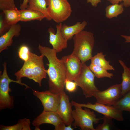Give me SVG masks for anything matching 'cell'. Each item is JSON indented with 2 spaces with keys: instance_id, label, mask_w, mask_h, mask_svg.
Here are the masks:
<instances>
[{
  "instance_id": "obj_15",
  "label": "cell",
  "mask_w": 130,
  "mask_h": 130,
  "mask_svg": "<svg viewBox=\"0 0 130 130\" xmlns=\"http://www.w3.org/2000/svg\"><path fill=\"white\" fill-rule=\"evenodd\" d=\"M21 29V26L17 24L11 26L4 33L0 36V52L6 50L11 46L13 42L14 37L19 36Z\"/></svg>"
},
{
  "instance_id": "obj_7",
  "label": "cell",
  "mask_w": 130,
  "mask_h": 130,
  "mask_svg": "<svg viewBox=\"0 0 130 130\" xmlns=\"http://www.w3.org/2000/svg\"><path fill=\"white\" fill-rule=\"evenodd\" d=\"M95 77L89 66L84 63L83 64L79 75L74 80L78 86L81 88L84 95L86 98L93 97L95 93L99 91L95 83Z\"/></svg>"
},
{
  "instance_id": "obj_26",
  "label": "cell",
  "mask_w": 130,
  "mask_h": 130,
  "mask_svg": "<svg viewBox=\"0 0 130 130\" xmlns=\"http://www.w3.org/2000/svg\"><path fill=\"white\" fill-rule=\"evenodd\" d=\"M112 119L104 116L102 118L103 122L99 124L96 128V130H109L114 127V125Z\"/></svg>"
},
{
  "instance_id": "obj_3",
  "label": "cell",
  "mask_w": 130,
  "mask_h": 130,
  "mask_svg": "<svg viewBox=\"0 0 130 130\" xmlns=\"http://www.w3.org/2000/svg\"><path fill=\"white\" fill-rule=\"evenodd\" d=\"M73 49L72 54L78 58L83 63L91 59L95 40L93 33L83 30L73 37Z\"/></svg>"
},
{
  "instance_id": "obj_8",
  "label": "cell",
  "mask_w": 130,
  "mask_h": 130,
  "mask_svg": "<svg viewBox=\"0 0 130 130\" xmlns=\"http://www.w3.org/2000/svg\"><path fill=\"white\" fill-rule=\"evenodd\" d=\"M72 106H79L93 110L104 116L119 121L124 120L123 111L116 108L113 106L100 104L97 102L94 104L88 102L86 104H81L73 100L71 102Z\"/></svg>"
},
{
  "instance_id": "obj_12",
  "label": "cell",
  "mask_w": 130,
  "mask_h": 130,
  "mask_svg": "<svg viewBox=\"0 0 130 130\" xmlns=\"http://www.w3.org/2000/svg\"><path fill=\"white\" fill-rule=\"evenodd\" d=\"M60 94V104L56 112L66 125H72L74 120L72 116V106L70 101L69 96L64 91Z\"/></svg>"
},
{
  "instance_id": "obj_18",
  "label": "cell",
  "mask_w": 130,
  "mask_h": 130,
  "mask_svg": "<svg viewBox=\"0 0 130 130\" xmlns=\"http://www.w3.org/2000/svg\"><path fill=\"white\" fill-rule=\"evenodd\" d=\"M48 0H28L26 8L36 10L43 13L48 21L52 20L47 10Z\"/></svg>"
},
{
  "instance_id": "obj_35",
  "label": "cell",
  "mask_w": 130,
  "mask_h": 130,
  "mask_svg": "<svg viewBox=\"0 0 130 130\" xmlns=\"http://www.w3.org/2000/svg\"><path fill=\"white\" fill-rule=\"evenodd\" d=\"M121 36L125 39V43H130V36L122 35Z\"/></svg>"
},
{
  "instance_id": "obj_29",
  "label": "cell",
  "mask_w": 130,
  "mask_h": 130,
  "mask_svg": "<svg viewBox=\"0 0 130 130\" xmlns=\"http://www.w3.org/2000/svg\"><path fill=\"white\" fill-rule=\"evenodd\" d=\"M78 86L74 81L66 80L65 82V88L66 91L70 93L73 92L76 90Z\"/></svg>"
},
{
  "instance_id": "obj_14",
  "label": "cell",
  "mask_w": 130,
  "mask_h": 130,
  "mask_svg": "<svg viewBox=\"0 0 130 130\" xmlns=\"http://www.w3.org/2000/svg\"><path fill=\"white\" fill-rule=\"evenodd\" d=\"M61 122L63 121L57 112L43 111L33 120L32 124L35 127V130H39L40 126L42 124H51L55 127Z\"/></svg>"
},
{
  "instance_id": "obj_34",
  "label": "cell",
  "mask_w": 130,
  "mask_h": 130,
  "mask_svg": "<svg viewBox=\"0 0 130 130\" xmlns=\"http://www.w3.org/2000/svg\"><path fill=\"white\" fill-rule=\"evenodd\" d=\"M28 0H23L22 3L20 4V10L26 9L27 6Z\"/></svg>"
},
{
  "instance_id": "obj_1",
  "label": "cell",
  "mask_w": 130,
  "mask_h": 130,
  "mask_svg": "<svg viewBox=\"0 0 130 130\" xmlns=\"http://www.w3.org/2000/svg\"><path fill=\"white\" fill-rule=\"evenodd\" d=\"M41 54L47 58L48 66L46 72L49 77V90L55 93L64 91L67 74L64 65L61 59L57 56V52L53 48L39 45L38 46Z\"/></svg>"
},
{
  "instance_id": "obj_22",
  "label": "cell",
  "mask_w": 130,
  "mask_h": 130,
  "mask_svg": "<svg viewBox=\"0 0 130 130\" xmlns=\"http://www.w3.org/2000/svg\"><path fill=\"white\" fill-rule=\"evenodd\" d=\"M31 122L29 119L25 118L19 120L14 125L6 126L0 125V130H31Z\"/></svg>"
},
{
  "instance_id": "obj_9",
  "label": "cell",
  "mask_w": 130,
  "mask_h": 130,
  "mask_svg": "<svg viewBox=\"0 0 130 130\" xmlns=\"http://www.w3.org/2000/svg\"><path fill=\"white\" fill-rule=\"evenodd\" d=\"M122 96L121 84L113 85L102 91L99 90L93 96L96 100V102L112 106L116 104Z\"/></svg>"
},
{
  "instance_id": "obj_19",
  "label": "cell",
  "mask_w": 130,
  "mask_h": 130,
  "mask_svg": "<svg viewBox=\"0 0 130 130\" xmlns=\"http://www.w3.org/2000/svg\"><path fill=\"white\" fill-rule=\"evenodd\" d=\"M20 21L26 22L34 20L41 21L46 18L45 15L39 11L31 9L20 10Z\"/></svg>"
},
{
  "instance_id": "obj_33",
  "label": "cell",
  "mask_w": 130,
  "mask_h": 130,
  "mask_svg": "<svg viewBox=\"0 0 130 130\" xmlns=\"http://www.w3.org/2000/svg\"><path fill=\"white\" fill-rule=\"evenodd\" d=\"M101 2V0H87L86 2L88 3H90L92 6L96 7Z\"/></svg>"
},
{
  "instance_id": "obj_4",
  "label": "cell",
  "mask_w": 130,
  "mask_h": 130,
  "mask_svg": "<svg viewBox=\"0 0 130 130\" xmlns=\"http://www.w3.org/2000/svg\"><path fill=\"white\" fill-rule=\"evenodd\" d=\"M7 63L4 62L2 64L3 67V72L0 76V110L6 108L11 109L14 106V100L13 97L10 96L9 92L11 91L10 88V84L14 82L21 85H24L26 88H30L25 84L21 81L14 80L9 77L7 72Z\"/></svg>"
},
{
  "instance_id": "obj_20",
  "label": "cell",
  "mask_w": 130,
  "mask_h": 130,
  "mask_svg": "<svg viewBox=\"0 0 130 130\" xmlns=\"http://www.w3.org/2000/svg\"><path fill=\"white\" fill-rule=\"evenodd\" d=\"M4 18L8 25L10 26L17 24L20 21L21 14L20 10L17 8L3 10Z\"/></svg>"
},
{
  "instance_id": "obj_6",
  "label": "cell",
  "mask_w": 130,
  "mask_h": 130,
  "mask_svg": "<svg viewBox=\"0 0 130 130\" xmlns=\"http://www.w3.org/2000/svg\"><path fill=\"white\" fill-rule=\"evenodd\" d=\"M47 10L52 20L58 24L68 19L72 12L67 0H48Z\"/></svg>"
},
{
  "instance_id": "obj_11",
  "label": "cell",
  "mask_w": 130,
  "mask_h": 130,
  "mask_svg": "<svg viewBox=\"0 0 130 130\" xmlns=\"http://www.w3.org/2000/svg\"><path fill=\"white\" fill-rule=\"evenodd\" d=\"M61 59L66 70L67 80L74 81L80 73L83 64L78 58L72 53L64 56Z\"/></svg>"
},
{
  "instance_id": "obj_23",
  "label": "cell",
  "mask_w": 130,
  "mask_h": 130,
  "mask_svg": "<svg viewBox=\"0 0 130 130\" xmlns=\"http://www.w3.org/2000/svg\"><path fill=\"white\" fill-rule=\"evenodd\" d=\"M122 3H115L107 6L105 9L106 17L108 19L117 18L122 14L124 11Z\"/></svg>"
},
{
  "instance_id": "obj_13",
  "label": "cell",
  "mask_w": 130,
  "mask_h": 130,
  "mask_svg": "<svg viewBox=\"0 0 130 130\" xmlns=\"http://www.w3.org/2000/svg\"><path fill=\"white\" fill-rule=\"evenodd\" d=\"M62 25L61 23L56 25V33L54 29L51 27L49 28L48 31L49 33V43L52 46V48L57 53L61 52L62 50L67 47L68 40L64 38L61 32Z\"/></svg>"
},
{
  "instance_id": "obj_28",
  "label": "cell",
  "mask_w": 130,
  "mask_h": 130,
  "mask_svg": "<svg viewBox=\"0 0 130 130\" xmlns=\"http://www.w3.org/2000/svg\"><path fill=\"white\" fill-rule=\"evenodd\" d=\"M30 52L28 47L26 45H23L20 48L18 52L19 58L24 62L28 59Z\"/></svg>"
},
{
  "instance_id": "obj_36",
  "label": "cell",
  "mask_w": 130,
  "mask_h": 130,
  "mask_svg": "<svg viewBox=\"0 0 130 130\" xmlns=\"http://www.w3.org/2000/svg\"><path fill=\"white\" fill-rule=\"evenodd\" d=\"M20 0V1H21L22 0Z\"/></svg>"
},
{
  "instance_id": "obj_2",
  "label": "cell",
  "mask_w": 130,
  "mask_h": 130,
  "mask_svg": "<svg viewBox=\"0 0 130 130\" xmlns=\"http://www.w3.org/2000/svg\"><path fill=\"white\" fill-rule=\"evenodd\" d=\"M44 57L42 55L39 56L30 52L28 59L24 62L21 68L14 74L16 80L21 81L22 78L26 77L38 83L40 87L42 79L46 78L43 61Z\"/></svg>"
},
{
  "instance_id": "obj_31",
  "label": "cell",
  "mask_w": 130,
  "mask_h": 130,
  "mask_svg": "<svg viewBox=\"0 0 130 130\" xmlns=\"http://www.w3.org/2000/svg\"><path fill=\"white\" fill-rule=\"evenodd\" d=\"M72 125H67L63 122L59 123L55 126V130H73L74 129L72 127Z\"/></svg>"
},
{
  "instance_id": "obj_30",
  "label": "cell",
  "mask_w": 130,
  "mask_h": 130,
  "mask_svg": "<svg viewBox=\"0 0 130 130\" xmlns=\"http://www.w3.org/2000/svg\"><path fill=\"white\" fill-rule=\"evenodd\" d=\"M0 35L4 34L6 30H8L11 26H9L6 21L4 18L0 15Z\"/></svg>"
},
{
  "instance_id": "obj_24",
  "label": "cell",
  "mask_w": 130,
  "mask_h": 130,
  "mask_svg": "<svg viewBox=\"0 0 130 130\" xmlns=\"http://www.w3.org/2000/svg\"><path fill=\"white\" fill-rule=\"evenodd\" d=\"M123 97L112 106L122 111H125L130 112V91Z\"/></svg>"
},
{
  "instance_id": "obj_17",
  "label": "cell",
  "mask_w": 130,
  "mask_h": 130,
  "mask_svg": "<svg viewBox=\"0 0 130 130\" xmlns=\"http://www.w3.org/2000/svg\"><path fill=\"white\" fill-rule=\"evenodd\" d=\"M118 62L123 69L122 81L121 84L123 97L130 91V68L128 67L122 60L119 59Z\"/></svg>"
},
{
  "instance_id": "obj_21",
  "label": "cell",
  "mask_w": 130,
  "mask_h": 130,
  "mask_svg": "<svg viewBox=\"0 0 130 130\" xmlns=\"http://www.w3.org/2000/svg\"><path fill=\"white\" fill-rule=\"evenodd\" d=\"M105 55L102 52H98L91 59V63L107 70H114V68L110 64V62L105 59Z\"/></svg>"
},
{
  "instance_id": "obj_32",
  "label": "cell",
  "mask_w": 130,
  "mask_h": 130,
  "mask_svg": "<svg viewBox=\"0 0 130 130\" xmlns=\"http://www.w3.org/2000/svg\"><path fill=\"white\" fill-rule=\"evenodd\" d=\"M111 4L119 3L123 2L122 3L124 7H128L130 6V0H107Z\"/></svg>"
},
{
  "instance_id": "obj_5",
  "label": "cell",
  "mask_w": 130,
  "mask_h": 130,
  "mask_svg": "<svg viewBox=\"0 0 130 130\" xmlns=\"http://www.w3.org/2000/svg\"><path fill=\"white\" fill-rule=\"evenodd\" d=\"M72 111V116L74 122L72 124L75 127H78L82 130H96L93 124H97L102 120V118H98L93 111L90 109L75 106Z\"/></svg>"
},
{
  "instance_id": "obj_16",
  "label": "cell",
  "mask_w": 130,
  "mask_h": 130,
  "mask_svg": "<svg viewBox=\"0 0 130 130\" xmlns=\"http://www.w3.org/2000/svg\"><path fill=\"white\" fill-rule=\"evenodd\" d=\"M87 25V22L85 20L78 22L71 26L62 24L61 29L62 35L66 39L70 40L75 35L83 31Z\"/></svg>"
},
{
  "instance_id": "obj_27",
  "label": "cell",
  "mask_w": 130,
  "mask_h": 130,
  "mask_svg": "<svg viewBox=\"0 0 130 130\" xmlns=\"http://www.w3.org/2000/svg\"><path fill=\"white\" fill-rule=\"evenodd\" d=\"M17 8L14 0H0V9H11Z\"/></svg>"
},
{
  "instance_id": "obj_25",
  "label": "cell",
  "mask_w": 130,
  "mask_h": 130,
  "mask_svg": "<svg viewBox=\"0 0 130 130\" xmlns=\"http://www.w3.org/2000/svg\"><path fill=\"white\" fill-rule=\"evenodd\" d=\"M89 66L95 76L98 78H111L113 76L112 73L108 72L107 70L91 63Z\"/></svg>"
},
{
  "instance_id": "obj_10",
  "label": "cell",
  "mask_w": 130,
  "mask_h": 130,
  "mask_svg": "<svg viewBox=\"0 0 130 130\" xmlns=\"http://www.w3.org/2000/svg\"><path fill=\"white\" fill-rule=\"evenodd\" d=\"M33 95L41 101L43 111L56 112L58 108L60 94L53 93L49 90L39 91L32 89Z\"/></svg>"
}]
</instances>
